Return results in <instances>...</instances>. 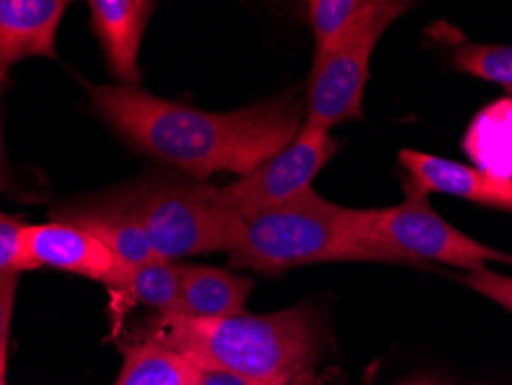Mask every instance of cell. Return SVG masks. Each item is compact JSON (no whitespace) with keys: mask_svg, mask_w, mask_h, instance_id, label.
Instances as JSON below:
<instances>
[{"mask_svg":"<svg viewBox=\"0 0 512 385\" xmlns=\"http://www.w3.org/2000/svg\"><path fill=\"white\" fill-rule=\"evenodd\" d=\"M399 164L409 173L406 190L439 192L457 199H466L480 206L512 213V180L492 176L478 166L459 164L443 157L420 153V150H399Z\"/></svg>","mask_w":512,"mask_h":385,"instance_id":"9","label":"cell"},{"mask_svg":"<svg viewBox=\"0 0 512 385\" xmlns=\"http://www.w3.org/2000/svg\"><path fill=\"white\" fill-rule=\"evenodd\" d=\"M402 385H446V383H441L436 379H416V381H406Z\"/></svg>","mask_w":512,"mask_h":385,"instance_id":"25","label":"cell"},{"mask_svg":"<svg viewBox=\"0 0 512 385\" xmlns=\"http://www.w3.org/2000/svg\"><path fill=\"white\" fill-rule=\"evenodd\" d=\"M459 72L512 88V44L466 42L455 51Z\"/></svg>","mask_w":512,"mask_h":385,"instance_id":"18","label":"cell"},{"mask_svg":"<svg viewBox=\"0 0 512 385\" xmlns=\"http://www.w3.org/2000/svg\"><path fill=\"white\" fill-rule=\"evenodd\" d=\"M65 0H0V83L19 60L56 58Z\"/></svg>","mask_w":512,"mask_h":385,"instance_id":"10","label":"cell"},{"mask_svg":"<svg viewBox=\"0 0 512 385\" xmlns=\"http://www.w3.org/2000/svg\"><path fill=\"white\" fill-rule=\"evenodd\" d=\"M26 224L0 213V275H19L33 270L24 247Z\"/></svg>","mask_w":512,"mask_h":385,"instance_id":"19","label":"cell"},{"mask_svg":"<svg viewBox=\"0 0 512 385\" xmlns=\"http://www.w3.org/2000/svg\"><path fill=\"white\" fill-rule=\"evenodd\" d=\"M127 206L137 213L162 261L229 252L243 222L222 206L215 187L201 183H162Z\"/></svg>","mask_w":512,"mask_h":385,"instance_id":"4","label":"cell"},{"mask_svg":"<svg viewBox=\"0 0 512 385\" xmlns=\"http://www.w3.org/2000/svg\"><path fill=\"white\" fill-rule=\"evenodd\" d=\"M199 367L176 349L148 337L125 351L114 385H194Z\"/></svg>","mask_w":512,"mask_h":385,"instance_id":"15","label":"cell"},{"mask_svg":"<svg viewBox=\"0 0 512 385\" xmlns=\"http://www.w3.org/2000/svg\"><path fill=\"white\" fill-rule=\"evenodd\" d=\"M409 7V3L399 0H379L374 10L340 44H335L326 56L314 60L305 125L330 132L337 125L363 118L365 86L370 79L376 44Z\"/></svg>","mask_w":512,"mask_h":385,"instance_id":"5","label":"cell"},{"mask_svg":"<svg viewBox=\"0 0 512 385\" xmlns=\"http://www.w3.org/2000/svg\"><path fill=\"white\" fill-rule=\"evenodd\" d=\"M337 148L340 143L330 137V132L303 123L300 132L280 153L268 157L236 183L217 190L220 203L238 220L286 206L298 196L312 192L314 178L333 160Z\"/></svg>","mask_w":512,"mask_h":385,"instance_id":"7","label":"cell"},{"mask_svg":"<svg viewBox=\"0 0 512 385\" xmlns=\"http://www.w3.org/2000/svg\"><path fill=\"white\" fill-rule=\"evenodd\" d=\"M374 236L397 252L413 256L425 266L429 261L462 268L466 273L489 268V263L512 266V254L478 243L448 224L429 203L427 194L409 190L406 199L390 208H370Z\"/></svg>","mask_w":512,"mask_h":385,"instance_id":"6","label":"cell"},{"mask_svg":"<svg viewBox=\"0 0 512 385\" xmlns=\"http://www.w3.org/2000/svg\"><path fill=\"white\" fill-rule=\"evenodd\" d=\"M5 187V150H3V127H0V190Z\"/></svg>","mask_w":512,"mask_h":385,"instance_id":"23","label":"cell"},{"mask_svg":"<svg viewBox=\"0 0 512 385\" xmlns=\"http://www.w3.org/2000/svg\"><path fill=\"white\" fill-rule=\"evenodd\" d=\"M254 289L250 277L210 266H183V289L176 314L183 319H227L245 312Z\"/></svg>","mask_w":512,"mask_h":385,"instance_id":"12","label":"cell"},{"mask_svg":"<svg viewBox=\"0 0 512 385\" xmlns=\"http://www.w3.org/2000/svg\"><path fill=\"white\" fill-rule=\"evenodd\" d=\"M459 284H464L466 289L480 293L487 300H492L503 309H508L512 314V277L503 275L499 270L492 268H480V270H471L459 277Z\"/></svg>","mask_w":512,"mask_h":385,"instance_id":"20","label":"cell"},{"mask_svg":"<svg viewBox=\"0 0 512 385\" xmlns=\"http://www.w3.org/2000/svg\"><path fill=\"white\" fill-rule=\"evenodd\" d=\"M0 385H7V383H5V379H0Z\"/></svg>","mask_w":512,"mask_h":385,"instance_id":"26","label":"cell"},{"mask_svg":"<svg viewBox=\"0 0 512 385\" xmlns=\"http://www.w3.org/2000/svg\"><path fill=\"white\" fill-rule=\"evenodd\" d=\"M227 254L231 266L266 275L340 261L423 266L374 236L370 208L337 206L314 190L240 222Z\"/></svg>","mask_w":512,"mask_h":385,"instance_id":"2","label":"cell"},{"mask_svg":"<svg viewBox=\"0 0 512 385\" xmlns=\"http://www.w3.org/2000/svg\"><path fill=\"white\" fill-rule=\"evenodd\" d=\"M286 385H316V379H314V374H312V372H307V374H300V376H296V379L289 381Z\"/></svg>","mask_w":512,"mask_h":385,"instance_id":"24","label":"cell"},{"mask_svg":"<svg viewBox=\"0 0 512 385\" xmlns=\"http://www.w3.org/2000/svg\"><path fill=\"white\" fill-rule=\"evenodd\" d=\"M24 247L30 268L65 270L114 289H120L130 270L120 266L111 249L104 247L93 233L74 222L26 224Z\"/></svg>","mask_w":512,"mask_h":385,"instance_id":"8","label":"cell"},{"mask_svg":"<svg viewBox=\"0 0 512 385\" xmlns=\"http://www.w3.org/2000/svg\"><path fill=\"white\" fill-rule=\"evenodd\" d=\"M88 7L111 74L120 81V86H139V49L155 3L93 0Z\"/></svg>","mask_w":512,"mask_h":385,"instance_id":"11","label":"cell"},{"mask_svg":"<svg viewBox=\"0 0 512 385\" xmlns=\"http://www.w3.org/2000/svg\"><path fill=\"white\" fill-rule=\"evenodd\" d=\"M194 385H273V383H259L247 376L222 372V369H199L197 383Z\"/></svg>","mask_w":512,"mask_h":385,"instance_id":"22","label":"cell"},{"mask_svg":"<svg viewBox=\"0 0 512 385\" xmlns=\"http://www.w3.org/2000/svg\"><path fill=\"white\" fill-rule=\"evenodd\" d=\"M199 369H222L259 383L286 385L312 372L321 342L310 307L227 319L160 316L150 335Z\"/></svg>","mask_w":512,"mask_h":385,"instance_id":"3","label":"cell"},{"mask_svg":"<svg viewBox=\"0 0 512 385\" xmlns=\"http://www.w3.org/2000/svg\"><path fill=\"white\" fill-rule=\"evenodd\" d=\"M180 289H183V266L176 261H150L125 273L120 291L134 303L157 309L160 316L176 314Z\"/></svg>","mask_w":512,"mask_h":385,"instance_id":"16","label":"cell"},{"mask_svg":"<svg viewBox=\"0 0 512 385\" xmlns=\"http://www.w3.org/2000/svg\"><path fill=\"white\" fill-rule=\"evenodd\" d=\"M19 275H0V379L7 374V346H10V323Z\"/></svg>","mask_w":512,"mask_h":385,"instance_id":"21","label":"cell"},{"mask_svg":"<svg viewBox=\"0 0 512 385\" xmlns=\"http://www.w3.org/2000/svg\"><path fill=\"white\" fill-rule=\"evenodd\" d=\"M464 150L480 171L512 180V97L489 104L473 118Z\"/></svg>","mask_w":512,"mask_h":385,"instance_id":"14","label":"cell"},{"mask_svg":"<svg viewBox=\"0 0 512 385\" xmlns=\"http://www.w3.org/2000/svg\"><path fill=\"white\" fill-rule=\"evenodd\" d=\"M86 90L93 109L120 137L194 178L220 171L243 178L303 127V107L289 95L217 113L164 100L139 86L86 83Z\"/></svg>","mask_w":512,"mask_h":385,"instance_id":"1","label":"cell"},{"mask_svg":"<svg viewBox=\"0 0 512 385\" xmlns=\"http://www.w3.org/2000/svg\"><path fill=\"white\" fill-rule=\"evenodd\" d=\"M70 222L79 224L81 229L93 233L104 247H109L111 254L120 261V266L139 268L143 263L160 261L146 229L130 206L90 210V213L74 215Z\"/></svg>","mask_w":512,"mask_h":385,"instance_id":"13","label":"cell"},{"mask_svg":"<svg viewBox=\"0 0 512 385\" xmlns=\"http://www.w3.org/2000/svg\"><path fill=\"white\" fill-rule=\"evenodd\" d=\"M376 3L379 0H314L307 5L314 35V60L340 44L374 10Z\"/></svg>","mask_w":512,"mask_h":385,"instance_id":"17","label":"cell"}]
</instances>
